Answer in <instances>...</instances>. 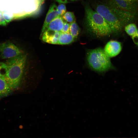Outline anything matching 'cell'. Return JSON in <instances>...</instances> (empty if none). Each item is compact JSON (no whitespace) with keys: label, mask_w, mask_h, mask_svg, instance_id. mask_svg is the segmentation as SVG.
Masks as SVG:
<instances>
[{"label":"cell","mask_w":138,"mask_h":138,"mask_svg":"<svg viewBox=\"0 0 138 138\" xmlns=\"http://www.w3.org/2000/svg\"><path fill=\"white\" fill-rule=\"evenodd\" d=\"M7 71V66L6 64L0 62V77L4 76Z\"/></svg>","instance_id":"e0dca14e"},{"label":"cell","mask_w":138,"mask_h":138,"mask_svg":"<svg viewBox=\"0 0 138 138\" xmlns=\"http://www.w3.org/2000/svg\"><path fill=\"white\" fill-rule=\"evenodd\" d=\"M64 22L62 17L58 16L49 23L45 30L61 32L63 27Z\"/></svg>","instance_id":"8fae6325"},{"label":"cell","mask_w":138,"mask_h":138,"mask_svg":"<svg viewBox=\"0 0 138 138\" xmlns=\"http://www.w3.org/2000/svg\"><path fill=\"white\" fill-rule=\"evenodd\" d=\"M1 56L3 59H9L22 53V51L12 42L0 43Z\"/></svg>","instance_id":"5b68a950"},{"label":"cell","mask_w":138,"mask_h":138,"mask_svg":"<svg viewBox=\"0 0 138 138\" xmlns=\"http://www.w3.org/2000/svg\"><path fill=\"white\" fill-rule=\"evenodd\" d=\"M125 30L128 35L132 36L135 34L137 29L135 24L131 23L125 26Z\"/></svg>","instance_id":"9a60e30c"},{"label":"cell","mask_w":138,"mask_h":138,"mask_svg":"<svg viewBox=\"0 0 138 138\" xmlns=\"http://www.w3.org/2000/svg\"><path fill=\"white\" fill-rule=\"evenodd\" d=\"M122 49L121 43L115 40H111L105 45L104 50L109 57L115 56L118 55Z\"/></svg>","instance_id":"ba28073f"},{"label":"cell","mask_w":138,"mask_h":138,"mask_svg":"<svg viewBox=\"0 0 138 138\" xmlns=\"http://www.w3.org/2000/svg\"><path fill=\"white\" fill-rule=\"evenodd\" d=\"M132 39L134 42L138 45V29L135 34L132 36Z\"/></svg>","instance_id":"7402d4cb"},{"label":"cell","mask_w":138,"mask_h":138,"mask_svg":"<svg viewBox=\"0 0 138 138\" xmlns=\"http://www.w3.org/2000/svg\"><path fill=\"white\" fill-rule=\"evenodd\" d=\"M2 13L3 16L7 23L9 22L13 19V17L7 13V12L3 11L2 12Z\"/></svg>","instance_id":"d6986e66"},{"label":"cell","mask_w":138,"mask_h":138,"mask_svg":"<svg viewBox=\"0 0 138 138\" xmlns=\"http://www.w3.org/2000/svg\"><path fill=\"white\" fill-rule=\"evenodd\" d=\"M109 6L117 15L123 26L131 23L136 19V12H132L116 7Z\"/></svg>","instance_id":"52a82bcc"},{"label":"cell","mask_w":138,"mask_h":138,"mask_svg":"<svg viewBox=\"0 0 138 138\" xmlns=\"http://www.w3.org/2000/svg\"><path fill=\"white\" fill-rule=\"evenodd\" d=\"M87 60L89 66L98 72H105L113 68L109 57L104 50L101 48L88 51L87 54Z\"/></svg>","instance_id":"3957f363"},{"label":"cell","mask_w":138,"mask_h":138,"mask_svg":"<svg viewBox=\"0 0 138 138\" xmlns=\"http://www.w3.org/2000/svg\"><path fill=\"white\" fill-rule=\"evenodd\" d=\"M106 3L110 6L133 12H136L138 7V0H108Z\"/></svg>","instance_id":"8992f818"},{"label":"cell","mask_w":138,"mask_h":138,"mask_svg":"<svg viewBox=\"0 0 138 138\" xmlns=\"http://www.w3.org/2000/svg\"><path fill=\"white\" fill-rule=\"evenodd\" d=\"M26 59V55L22 53L8 59L5 63L7 71L4 77L12 90L18 88L20 84Z\"/></svg>","instance_id":"7a4b0ae2"},{"label":"cell","mask_w":138,"mask_h":138,"mask_svg":"<svg viewBox=\"0 0 138 138\" xmlns=\"http://www.w3.org/2000/svg\"><path fill=\"white\" fill-rule=\"evenodd\" d=\"M70 31L71 34L76 39L79 33L80 29L75 21L70 24Z\"/></svg>","instance_id":"5bb4252c"},{"label":"cell","mask_w":138,"mask_h":138,"mask_svg":"<svg viewBox=\"0 0 138 138\" xmlns=\"http://www.w3.org/2000/svg\"><path fill=\"white\" fill-rule=\"evenodd\" d=\"M71 1H76V0H71Z\"/></svg>","instance_id":"d4e9b609"},{"label":"cell","mask_w":138,"mask_h":138,"mask_svg":"<svg viewBox=\"0 0 138 138\" xmlns=\"http://www.w3.org/2000/svg\"><path fill=\"white\" fill-rule=\"evenodd\" d=\"M70 24L67 22H64L63 27L61 32L71 33L70 31Z\"/></svg>","instance_id":"ffe728a7"},{"label":"cell","mask_w":138,"mask_h":138,"mask_svg":"<svg viewBox=\"0 0 138 138\" xmlns=\"http://www.w3.org/2000/svg\"><path fill=\"white\" fill-rule=\"evenodd\" d=\"M45 0H38V6L40 7L43 3Z\"/></svg>","instance_id":"cb8c5ba5"},{"label":"cell","mask_w":138,"mask_h":138,"mask_svg":"<svg viewBox=\"0 0 138 138\" xmlns=\"http://www.w3.org/2000/svg\"><path fill=\"white\" fill-rule=\"evenodd\" d=\"M5 79L4 76L0 77V98L9 95L11 90Z\"/></svg>","instance_id":"4fadbf2b"},{"label":"cell","mask_w":138,"mask_h":138,"mask_svg":"<svg viewBox=\"0 0 138 138\" xmlns=\"http://www.w3.org/2000/svg\"><path fill=\"white\" fill-rule=\"evenodd\" d=\"M57 10L60 16H62L66 12V6L64 4L61 3L57 6Z\"/></svg>","instance_id":"ac0fdd59"},{"label":"cell","mask_w":138,"mask_h":138,"mask_svg":"<svg viewBox=\"0 0 138 138\" xmlns=\"http://www.w3.org/2000/svg\"><path fill=\"white\" fill-rule=\"evenodd\" d=\"M55 1L60 3L65 4L68 3L67 0H55Z\"/></svg>","instance_id":"603a6c76"},{"label":"cell","mask_w":138,"mask_h":138,"mask_svg":"<svg viewBox=\"0 0 138 138\" xmlns=\"http://www.w3.org/2000/svg\"><path fill=\"white\" fill-rule=\"evenodd\" d=\"M59 16H60L57 11V6L55 4H53L50 6L47 14L42 29V33L46 29L49 23Z\"/></svg>","instance_id":"9c48e42d"},{"label":"cell","mask_w":138,"mask_h":138,"mask_svg":"<svg viewBox=\"0 0 138 138\" xmlns=\"http://www.w3.org/2000/svg\"><path fill=\"white\" fill-rule=\"evenodd\" d=\"M85 24L88 30L97 37H104L112 33L110 26L102 16L93 10L88 4L85 7Z\"/></svg>","instance_id":"6da1fadb"},{"label":"cell","mask_w":138,"mask_h":138,"mask_svg":"<svg viewBox=\"0 0 138 138\" xmlns=\"http://www.w3.org/2000/svg\"><path fill=\"white\" fill-rule=\"evenodd\" d=\"M7 24L3 16L2 12L0 10V25L5 26Z\"/></svg>","instance_id":"44dd1931"},{"label":"cell","mask_w":138,"mask_h":138,"mask_svg":"<svg viewBox=\"0 0 138 138\" xmlns=\"http://www.w3.org/2000/svg\"><path fill=\"white\" fill-rule=\"evenodd\" d=\"M95 11L100 14L108 24L112 33L118 34L124 27L115 13L106 3H98L94 7Z\"/></svg>","instance_id":"277c9868"},{"label":"cell","mask_w":138,"mask_h":138,"mask_svg":"<svg viewBox=\"0 0 138 138\" xmlns=\"http://www.w3.org/2000/svg\"><path fill=\"white\" fill-rule=\"evenodd\" d=\"M76 39L70 33L60 32L57 43L60 45H67L74 42Z\"/></svg>","instance_id":"7c38bea8"},{"label":"cell","mask_w":138,"mask_h":138,"mask_svg":"<svg viewBox=\"0 0 138 138\" xmlns=\"http://www.w3.org/2000/svg\"><path fill=\"white\" fill-rule=\"evenodd\" d=\"M67 22L71 23L75 21V17L74 13L72 12H66L62 17Z\"/></svg>","instance_id":"2e32d148"},{"label":"cell","mask_w":138,"mask_h":138,"mask_svg":"<svg viewBox=\"0 0 138 138\" xmlns=\"http://www.w3.org/2000/svg\"><path fill=\"white\" fill-rule=\"evenodd\" d=\"M60 32L46 30L42 34V39L44 42L53 44H57Z\"/></svg>","instance_id":"30bf717a"}]
</instances>
